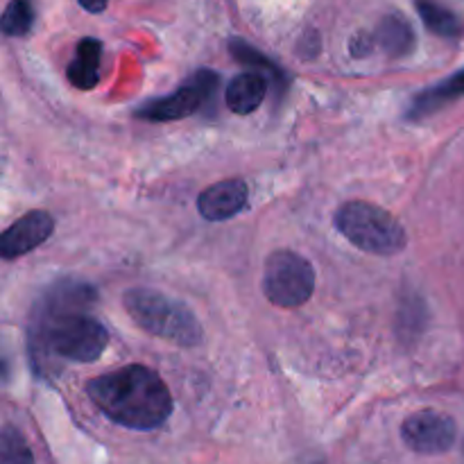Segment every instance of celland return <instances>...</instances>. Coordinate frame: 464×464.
Masks as SVG:
<instances>
[{"mask_svg":"<svg viewBox=\"0 0 464 464\" xmlns=\"http://www.w3.org/2000/svg\"><path fill=\"white\" fill-rule=\"evenodd\" d=\"M95 293L91 285H57L48 295L36 320V338L53 356L72 362H93L104 353L109 334L86 313Z\"/></svg>","mask_w":464,"mask_h":464,"instance_id":"6da1fadb","label":"cell"},{"mask_svg":"<svg viewBox=\"0 0 464 464\" xmlns=\"http://www.w3.org/2000/svg\"><path fill=\"white\" fill-rule=\"evenodd\" d=\"M86 394L107 420L125 429H159L172 412L168 385L143 365H127L98 376L86 385Z\"/></svg>","mask_w":464,"mask_h":464,"instance_id":"7a4b0ae2","label":"cell"},{"mask_svg":"<svg viewBox=\"0 0 464 464\" xmlns=\"http://www.w3.org/2000/svg\"><path fill=\"white\" fill-rule=\"evenodd\" d=\"M131 320L154 338L168 340L179 347L202 343V326L186 304L150 288H134L122 297Z\"/></svg>","mask_w":464,"mask_h":464,"instance_id":"3957f363","label":"cell"},{"mask_svg":"<svg viewBox=\"0 0 464 464\" xmlns=\"http://www.w3.org/2000/svg\"><path fill=\"white\" fill-rule=\"evenodd\" d=\"M335 227L353 247L376 256H392L406 247L401 222L376 204L361 199L343 204L335 211Z\"/></svg>","mask_w":464,"mask_h":464,"instance_id":"277c9868","label":"cell"},{"mask_svg":"<svg viewBox=\"0 0 464 464\" xmlns=\"http://www.w3.org/2000/svg\"><path fill=\"white\" fill-rule=\"evenodd\" d=\"M315 290V270L297 252L279 249L266 261L263 293L275 306L297 308L311 299Z\"/></svg>","mask_w":464,"mask_h":464,"instance_id":"5b68a950","label":"cell"},{"mask_svg":"<svg viewBox=\"0 0 464 464\" xmlns=\"http://www.w3.org/2000/svg\"><path fill=\"white\" fill-rule=\"evenodd\" d=\"M218 82H220V77L216 72L202 68L195 75H190L175 93L140 104V109H136V118H143V121L150 122H168L188 118L190 113L198 111L211 98Z\"/></svg>","mask_w":464,"mask_h":464,"instance_id":"8992f818","label":"cell"},{"mask_svg":"<svg viewBox=\"0 0 464 464\" xmlns=\"http://www.w3.org/2000/svg\"><path fill=\"white\" fill-rule=\"evenodd\" d=\"M456 421L438 411H420L408 417L401 426V438L415 453L440 456L456 442Z\"/></svg>","mask_w":464,"mask_h":464,"instance_id":"52a82bcc","label":"cell"},{"mask_svg":"<svg viewBox=\"0 0 464 464\" xmlns=\"http://www.w3.org/2000/svg\"><path fill=\"white\" fill-rule=\"evenodd\" d=\"M54 231V220L50 213L45 211H30L23 216L21 220L14 222L0 240V254L3 258L12 261V258L25 256L27 252L36 249L50 238Z\"/></svg>","mask_w":464,"mask_h":464,"instance_id":"ba28073f","label":"cell"},{"mask_svg":"<svg viewBox=\"0 0 464 464\" xmlns=\"http://www.w3.org/2000/svg\"><path fill=\"white\" fill-rule=\"evenodd\" d=\"M249 198V188L243 179H225L208 186L198 198L199 216L211 222L229 220L238 216Z\"/></svg>","mask_w":464,"mask_h":464,"instance_id":"9c48e42d","label":"cell"},{"mask_svg":"<svg viewBox=\"0 0 464 464\" xmlns=\"http://www.w3.org/2000/svg\"><path fill=\"white\" fill-rule=\"evenodd\" d=\"M460 98H464V68L458 71L456 75L447 77L444 82L417 95L411 104V111H408V121H421V118L440 111V109H444L447 104L456 102Z\"/></svg>","mask_w":464,"mask_h":464,"instance_id":"30bf717a","label":"cell"},{"mask_svg":"<svg viewBox=\"0 0 464 464\" xmlns=\"http://www.w3.org/2000/svg\"><path fill=\"white\" fill-rule=\"evenodd\" d=\"M267 93V80L261 72H240L231 80L227 86V107L238 116H247V113L256 111L263 104Z\"/></svg>","mask_w":464,"mask_h":464,"instance_id":"8fae6325","label":"cell"},{"mask_svg":"<svg viewBox=\"0 0 464 464\" xmlns=\"http://www.w3.org/2000/svg\"><path fill=\"white\" fill-rule=\"evenodd\" d=\"M100 59L102 44L98 39H82L77 44V54L68 63V82L82 91H91L100 82Z\"/></svg>","mask_w":464,"mask_h":464,"instance_id":"7c38bea8","label":"cell"},{"mask_svg":"<svg viewBox=\"0 0 464 464\" xmlns=\"http://www.w3.org/2000/svg\"><path fill=\"white\" fill-rule=\"evenodd\" d=\"M374 44H379L390 57H403L415 48V32L401 14H390L381 21Z\"/></svg>","mask_w":464,"mask_h":464,"instance_id":"4fadbf2b","label":"cell"},{"mask_svg":"<svg viewBox=\"0 0 464 464\" xmlns=\"http://www.w3.org/2000/svg\"><path fill=\"white\" fill-rule=\"evenodd\" d=\"M417 12H420L421 21L430 32L440 36H458L460 34V21L451 9L444 5L435 3V0H415Z\"/></svg>","mask_w":464,"mask_h":464,"instance_id":"5bb4252c","label":"cell"},{"mask_svg":"<svg viewBox=\"0 0 464 464\" xmlns=\"http://www.w3.org/2000/svg\"><path fill=\"white\" fill-rule=\"evenodd\" d=\"M3 32L7 36H23L34 25V7L32 0H12L3 14Z\"/></svg>","mask_w":464,"mask_h":464,"instance_id":"9a60e30c","label":"cell"},{"mask_svg":"<svg viewBox=\"0 0 464 464\" xmlns=\"http://www.w3.org/2000/svg\"><path fill=\"white\" fill-rule=\"evenodd\" d=\"M0 456H3V462L0 464H34V456H32L25 438L14 426H5L3 429Z\"/></svg>","mask_w":464,"mask_h":464,"instance_id":"2e32d148","label":"cell"},{"mask_svg":"<svg viewBox=\"0 0 464 464\" xmlns=\"http://www.w3.org/2000/svg\"><path fill=\"white\" fill-rule=\"evenodd\" d=\"M107 3H109V0H80L82 7H84L86 12H91V14L104 12V7H107Z\"/></svg>","mask_w":464,"mask_h":464,"instance_id":"e0dca14e","label":"cell"}]
</instances>
